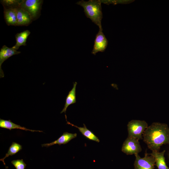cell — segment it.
<instances>
[{
	"label": "cell",
	"mask_w": 169,
	"mask_h": 169,
	"mask_svg": "<svg viewBox=\"0 0 169 169\" xmlns=\"http://www.w3.org/2000/svg\"><path fill=\"white\" fill-rule=\"evenodd\" d=\"M144 141L152 151L159 152L163 145H169V128L165 123L153 122L143 134Z\"/></svg>",
	"instance_id": "cell-1"
},
{
	"label": "cell",
	"mask_w": 169,
	"mask_h": 169,
	"mask_svg": "<svg viewBox=\"0 0 169 169\" xmlns=\"http://www.w3.org/2000/svg\"><path fill=\"white\" fill-rule=\"evenodd\" d=\"M101 3L99 0H90L88 1L82 0L76 3L83 8L86 17L99 27V30H103L101 25L102 13Z\"/></svg>",
	"instance_id": "cell-2"
},
{
	"label": "cell",
	"mask_w": 169,
	"mask_h": 169,
	"mask_svg": "<svg viewBox=\"0 0 169 169\" xmlns=\"http://www.w3.org/2000/svg\"><path fill=\"white\" fill-rule=\"evenodd\" d=\"M43 2L42 0H23L20 7L28 12L34 21L41 15Z\"/></svg>",
	"instance_id": "cell-3"
},
{
	"label": "cell",
	"mask_w": 169,
	"mask_h": 169,
	"mask_svg": "<svg viewBox=\"0 0 169 169\" xmlns=\"http://www.w3.org/2000/svg\"><path fill=\"white\" fill-rule=\"evenodd\" d=\"M148 127V124L145 120H132L127 125L128 136L138 140L142 139L143 133Z\"/></svg>",
	"instance_id": "cell-4"
},
{
	"label": "cell",
	"mask_w": 169,
	"mask_h": 169,
	"mask_svg": "<svg viewBox=\"0 0 169 169\" xmlns=\"http://www.w3.org/2000/svg\"><path fill=\"white\" fill-rule=\"evenodd\" d=\"M136 157L134 163V169H154L155 165L154 157L146 153L141 158L138 154L135 155Z\"/></svg>",
	"instance_id": "cell-5"
},
{
	"label": "cell",
	"mask_w": 169,
	"mask_h": 169,
	"mask_svg": "<svg viewBox=\"0 0 169 169\" xmlns=\"http://www.w3.org/2000/svg\"><path fill=\"white\" fill-rule=\"evenodd\" d=\"M141 151L139 140L129 136L124 142L121 148V151L127 155L138 154Z\"/></svg>",
	"instance_id": "cell-6"
},
{
	"label": "cell",
	"mask_w": 169,
	"mask_h": 169,
	"mask_svg": "<svg viewBox=\"0 0 169 169\" xmlns=\"http://www.w3.org/2000/svg\"><path fill=\"white\" fill-rule=\"evenodd\" d=\"M108 42L102 30H99L95 36L92 54L95 55L98 52H104L107 47Z\"/></svg>",
	"instance_id": "cell-7"
},
{
	"label": "cell",
	"mask_w": 169,
	"mask_h": 169,
	"mask_svg": "<svg viewBox=\"0 0 169 169\" xmlns=\"http://www.w3.org/2000/svg\"><path fill=\"white\" fill-rule=\"evenodd\" d=\"M20 51L12 48H10L4 45L1 49L0 51V78L4 77V74L2 69L1 66L3 63L10 57L20 53Z\"/></svg>",
	"instance_id": "cell-8"
},
{
	"label": "cell",
	"mask_w": 169,
	"mask_h": 169,
	"mask_svg": "<svg viewBox=\"0 0 169 169\" xmlns=\"http://www.w3.org/2000/svg\"><path fill=\"white\" fill-rule=\"evenodd\" d=\"M17 26H28L33 21L29 14L20 7L16 9Z\"/></svg>",
	"instance_id": "cell-9"
},
{
	"label": "cell",
	"mask_w": 169,
	"mask_h": 169,
	"mask_svg": "<svg viewBox=\"0 0 169 169\" xmlns=\"http://www.w3.org/2000/svg\"><path fill=\"white\" fill-rule=\"evenodd\" d=\"M77 134L76 133L72 134L65 132L58 139L50 143H45L41 145L42 147H47L58 144L60 145L61 144H65L69 142L70 141L77 137Z\"/></svg>",
	"instance_id": "cell-10"
},
{
	"label": "cell",
	"mask_w": 169,
	"mask_h": 169,
	"mask_svg": "<svg viewBox=\"0 0 169 169\" xmlns=\"http://www.w3.org/2000/svg\"><path fill=\"white\" fill-rule=\"evenodd\" d=\"M165 151V150H164L162 152H159L152 151L151 153L149 154L154 157L155 160V165L158 169H169V168L166 165L164 156Z\"/></svg>",
	"instance_id": "cell-11"
},
{
	"label": "cell",
	"mask_w": 169,
	"mask_h": 169,
	"mask_svg": "<svg viewBox=\"0 0 169 169\" xmlns=\"http://www.w3.org/2000/svg\"><path fill=\"white\" fill-rule=\"evenodd\" d=\"M4 18L8 25L17 26L16 9H4Z\"/></svg>",
	"instance_id": "cell-12"
},
{
	"label": "cell",
	"mask_w": 169,
	"mask_h": 169,
	"mask_svg": "<svg viewBox=\"0 0 169 169\" xmlns=\"http://www.w3.org/2000/svg\"><path fill=\"white\" fill-rule=\"evenodd\" d=\"M30 33V31L28 30L17 33L15 36L16 43L12 48L17 50L21 46H26L27 40Z\"/></svg>",
	"instance_id": "cell-13"
},
{
	"label": "cell",
	"mask_w": 169,
	"mask_h": 169,
	"mask_svg": "<svg viewBox=\"0 0 169 169\" xmlns=\"http://www.w3.org/2000/svg\"><path fill=\"white\" fill-rule=\"evenodd\" d=\"M0 127L2 128H6L11 130L13 129H19L26 131H30L32 132L38 131L43 132L41 131H36L28 129L24 127L15 124L12 122L10 120H6L0 119Z\"/></svg>",
	"instance_id": "cell-14"
},
{
	"label": "cell",
	"mask_w": 169,
	"mask_h": 169,
	"mask_svg": "<svg viewBox=\"0 0 169 169\" xmlns=\"http://www.w3.org/2000/svg\"><path fill=\"white\" fill-rule=\"evenodd\" d=\"M77 83L75 82L73 83L72 89L70 91L67 95L65 100V103L64 107L60 113L63 112L65 113L68 107L70 105L76 102V89Z\"/></svg>",
	"instance_id": "cell-15"
},
{
	"label": "cell",
	"mask_w": 169,
	"mask_h": 169,
	"mask_svg": "<svg viewBox=\"0 0 169 169\" xmlns=\"http://www.w3.org/2000/svg\"><path fill=\"white\" fill-rule=\"evenodd\" d=\"M66 120L67 124L77 128L82 134L87 139L97 142H100V141L98 137L92 131L88 129L84 124H83V127H78Z\"/></svg>",
	"instance_id": "cell-16"
},
{
	"label": "cell",
	"mask_w": 169,
	"mask_h": 169,
	"mask_svg": "<svg viewBox=\"0 0 169 169\" xmlns=\"http://www.w3.org/2000/svg\"><path fill=\"white\" fill-rule=\"evenodd\" d=\"M23 0H1L0 3L4 9H16L20 7Z\"/></svg>",
	"instance_id": "cell-17"
},
{
	"label": "cell",
	"mask_w": 169,
	"mask_h": 169,
	"mask_svg": "<svg viewBox=\"0 0 169 169\" xmlns=\"http://www.w3.org/2000/svg\"><path fill=\"white\" fill-rule=\"evenodd\" d=\"M22 149V146L21 145L15 142H13L9 147L8 150L4 157L0 159V160L3 161L4 165L5 166L4 159L10 156H12L15 155L21 150Z\"/></svg>",
	"instance_id": "cell-18"
},
{
	"label": "cell",
	"mask_w": 169,
	"mask_h": 169,
	"mask_svg": "<svg viewBox=\"0 0 169 169\" xmlns=\"http://www.w3.org/2000/svg\"><path fill=\"white\" fill-rule=\"evenodd\" d=\"M11 163L16 169H24L26 166V164L22 159L13 160L12 161Z\"/></svg>",
	"instance_id": "cell-19"
},
{
	"label": "cell",
	"mask_w": 169,
	"mask_h": 169,
	"mask_svg": "<svg viewBox=\"0 0 169 169\" xmlns=\"http://www.w3.org/2000/svg\"><path fill=\"white\" fill-rule=\"evenodd\" d=\"M8 168V166H6L5 169H7Z\"/></svg>",
	"instance_id": "cell-20"
}]
</instances>
